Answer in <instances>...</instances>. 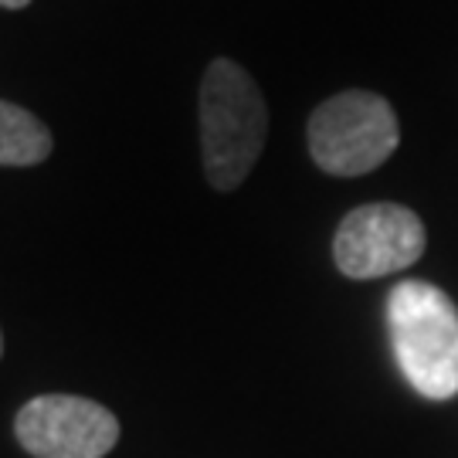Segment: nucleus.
I'll use <instances>...</instances> for the list:
<instances>
[{
    "instance_id": "nucleus-1",
    "label": "nucleus",
    "mask_w": 458,
    "mask_h": 458,
    "mask_svg": "<svg viewBox=\"0 0 458 458\" xmlns=\"http://www.w3.org/2000/svg\"><path fill=\"white\" fill-rule=\"evenodd\" d=\"M268 140V106L259 82L231 58H214L200 79V149L214 191L248 181Z\"/></svg>"
},
{
    "instance_id": "nucleus-2",
    "label": "nucleus",
    "mask_w": 458,
    "mask_h": 458,
    "mask_svg": "<svg viewBox=\"0 0 458 458\" xmlns=\"http://www.w3.org/2000/svg\"><path fill=\"white\" fill-rule=\"evenodd\" d=\"M387 329L401 374L428 401L458 394V306L421 278L397 282L387 295Z\"/></svg>"
},
{
    "instance_id": "nucleus-3",
    "label": "nucleus",
    "mask_w": 458,
    "mask_h": 458,
    "mask_svg": "<svg viewBox=\"0 0 458 458\" xmlns=\"http://www.w3.org/2000/svg\"><path fill=\"white\" fill-rule=\"evenodd\" d=\"M306 140L323 174L363 177L394 157L401 143V123L384 96L350 89L312 109Z\"/></svg>"
},
{
    "instance_id": "nucleus-4",
    "label": "nucleus",
    "mask_w": 458,
    "mask_h": 458,
    "mask_svg": "<svg viewBox=\"0 0 458 458\" xmlns=\"http://www.w3.org/2000/svg\"><path fill=\"white\" fill-rule=\"evenodd\" d=\"M421 217L404 204H363L350 211L333 238V259L346 278H380L411 268L425 255Z\"/></svg>"
},
{
    "instance_id": "nucleus-5",
    "label": "nucleus",
    "mask_w": 458,
    "mask_h": 458,
    "mask_svg": "<svg viewBox=\"0 0 458 458\" xmlns=\"http://www.w3.org/2000/svg\"><path fill=\"white\" fill-rule=\"evenodd\" d=\"M14 435L34 458H106L119 442V421L89 397L41 394L17 411Z\"/></svg>"
},
{
    "instance_id": "nucleus-6",
    "label": "nucleus",
    "mask_w": 458,
    "mask_h": 458,
    "mask_svg": "<svg viewBox=\"0 0 458 458\" xmlns=\"http://www.w3.org/2000/svg\"><path fill=\"white\" fill-rule=\"evenodd\" d=\"M55 149L48 126L24 106L0 98V166H38Z\"/></svg>"
},
{
    "instance_id": "nucleus-7",
    "label": "nucleus",
    "mask_w": 458,
    "mask_h": 458,
    "mask_svg": "<svg viewBox=\"0 0 458 458\" xmlns=\"http://www.w3.org/2000/svg\"><path fill=\"white\" fill-rule=\"evenodd\" d=\"M31 0H0V7H7V11H24Z\"/></svg>"
},
{
    "instance_id": "nucleus-8",
    "label": "nucleus",
    "mask_w": 458,
    "mask_h": 458,
    "mask_svg": "<svg viewBox=\"0 0 458 458\" xmlns=\"http://www.w3.org/2000/svg\"><path fill=\"white\" fill-rule=\"evenodd\" d=\"M0 357H4V336H0Z\"/></svg>"
}]
</instances>
